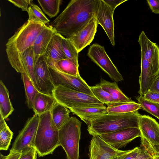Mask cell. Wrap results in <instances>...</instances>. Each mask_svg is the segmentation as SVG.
<instances>
[{"label":"cell","mask_w":159,"mask_h":159,"mask_svg":"<svg viewBox=\"0 0 159 159\" xmlns=\"http://www.w3.org/2000/svg\"><path fill=\"white\" fill-rule=\"evenodd\" d=\"M90 89L94 96L103 104L107 105L115 102L111 96L102 89L99 84L90 86Z\"/></svg>","instance_id":"34"},{"label":"cell","mask_w":159,"mask_h":159,"mask_svg":"<svg viewBox=\"0 0 159 159\" xmlns=\"http://www.w3.org/2000/svg\"><path fill=\"white\" fill-rule=\"evenodd\" d=\"M149 90L159 93V73L155 76Z\"/></svg>","instance_id":"42"},{"label":"cell","mask_w":159,"mask_h":159,"mask_svg":"<svg viewBox=\"0 0 159 159\" xmlns=\"http://www.w3.org/2000/svg\"><path fill=\"white\" fill-rule=\"evenodd\" d=\"M79 66L78 62L67 58L58 61L55 63L54 66L52 68L64 73L78 76L80 75Z\"/></svg>","instance_id":"27"},{"label":"cell","mask_w":159,"mask_h":159,"mask_svg":"<svg viewBox=\"0 0 159 159\" xmlns=\"http://www.w3.org/2000/svg\"><path fill=\"white\" fill-rule=\"evenodd\" d=\"M153 159H159V156L158 155H156L153 157Z\"/></svg>","instance_id":"45"},{"label":"cell","mask_w":159,"mask_h":159,"mask_svg":"<svg viewBox=\"0 0 159 159\" xmlns=\"http://www.w3.org/2000/svg\"><path fill=\"white\" fill-rule=\"evenodd\" d=\"M29 15L28 21L40 23L46 25L50 22L41 9L37 5L31 2L27 12Z\"/></svg>","instance_id":"30"},{"label":"cell","mask_w":159,"mask_h":159,"mask_svg":"<svg viewBox=\"0 0 159 159\" xmlns=\"http://www.w3.org/2000/svg\"><path fill=\"white\" fill-rule=\"evenodd\" d=\"M62 45L63 52L66 57L78 63L79 52L70 39L64 37L62 40Z\"/></svg>","instance_id":"33"},{"label":"cell","mask_w":159,"mask_h":159,"mask_svg":"<svg viewBox=\"0 0 159 159\" xmlns=\"http://www.w3.org/2000/svg\"><path fill=\"white\" fill-rule=\"evenodd\" d=\"M39 120L34 141V148L39 157L52 154L60 146L59 129L54 124L51 111L39 115Z\"/></svg>","instance_id":"3"},{"label":"cell","mask_w":159,"mask_h":159,"mask_svg":"<svg viewBox=\"0 0 159 159\" xmlns=\"http://www.w3.org/2000/svg\"><path fill=\"white\" fill-rule=\"evenodd\" d=\"M113 10L115 11L116 7L121 3L127 1V0H104Z\"/></svg>","instance_id":"41"},{"label":"cell","mask_w":159,"mask_h":159,"mask_svg":"<svg viewBox=\"0 0 159 159\" xmlns=\"http://www.w3.org/2000/svg\"><path fill=\"white\" fill-rule=\"evenodd\" d=\"M21 152V155L19 159H37V153L34 147Z\"/></svg>","instance_id":"37"},{"label":"cell","mask_w":159,"mask_h":159,"mask_svg":"<svg viewBox=\"0 0 159 159\" xmlns=\"http://www.w3.org/2000/svg\"><path fill=\"white\" fill-rule=\"evenodd\" d=\"M143 97L146 99L159 103V93L149 90Z\"/></svg>","instance_id":"38"},{"label":"cell","mask_w":159,"mask_h":159,"mask_svg":"<svg viewBox=\"0 0 159 159\" xmlns=\"http://www.w3.org/2000/svg\"><path fill=\"white\" fill-rule=\"evenodd\" d=\"M9 91L2 80L0 81V115L5 119L14 111L9 96Z\"/></svg>","instance_id":"26"},{"label":"cell","mask_w":159,"mask_h":159,"mask_svg":"<svg viewBox=\"0 0 159 159\" xmlns=\"http://www.w3.org/2000/svg\"><path fill=\"white\" fill-rule=\"evenodd\" d=\"M141 57L149 62L156 76L159 73V46L147 37L143 31L139 35Z\"/></svg>","instance_id":"15"},{"label":"cell","mask_w":159,"mask_h":159,"mask_svg":"<svg viewBox=\"0 0 159 159\" xmlns=\"http://www.w3.org/2000/svg\"><path fill=\"white\" fill-rule=\"evenodd\" d=\"M152 157L143 147V149L141 152L134 159H148Z\"/></svg>","instance_id":"43"},{"label":"cell","mask_w":159,"mask_h":159,"mask_svg":"<svg viewBox=\"0 0 159 159\" xmlns=\"http://www.w3.org/2000/svg\"><path fill=\"white\" fill-rule=\"evenodd\" d=\"M70 112L68 108L56 101L51 113L52 119L59 129L70 118Z\"/></svg>","instance_id":"24"},{"label":"cell","mask_w":159,"mask_h":159,"mask_svg":"<svg viewBox=\"0 0 159 159\" xmlns=\"http://www.w3.org/2000/svg\"><path fill=\"white\" fill-rule=\"evenodd\" d=\"M53 83L55 85H61L72 89L94 96L90 86L79 75L75 76L62 73L49 67Z\"/></svg>","instance_id":"12"},{"label":"cell","mask_w":159,"mask_h":159,"mask_svg":"<svg viewBox=\"0 0 159 159\" xmlns=\"http://www.w3.org/2000/svg\"><path fill=\"white\" fill-rule=\"evenodd\" d=\"M89 149V159H118L130 150L116 148L98 135L92 136Z\"/></svg>","instance_id":"10"},{"label":"cell","mask_w":159,"mask_h":159,"mask_svg":"<svg viewBox=\"0 0 159 159\" xmlns=\"http://www.w3.org/2000/svg\"><path fill=\"white\" fill-rule=\"evenodd\" d=\"M98 0H72L51 23L57 33L68 38L84 28L95 16Z\"/></svg>","instance_id":"1"},{"label":"cell","mask_w":159,"mask_h":159,"mask_svg":"<svg viewBox=\"0 0 159 159\" xmlns=\"http://www.w3.org/2000/svg\"><path fill=\"white\" fill-rule=\"evenodd\" d=\"M15 6L21 8L23 11L28 12L31 0H8Z\"/></svg>","instance_id":"36"},{"label":"cell","mask_w":159,"mask_h":159,"mask_svg":"<svg viewBox=\"0 0 159 159\" xmlns=\"http://www.w3.org/2000/svg\"><path fill=\"white\" fill-rule=\"evenodd\" d=\"M147 2L152 12L159 14V0H148Z\"/></svg>","instance_id":"39"},{"label":"cell","mask_w":159,"mask_h":159,"mask_svg":"<svg viewBox=\"0 0 159 159\" xmlns=\"http://www.w3.org/2000/svg\"><path fill=\"white\" fill-rule=\"evenodd\" d=\"M7 54L8 61L11 66L18 72L21 74H26L38 89L34 73V54L33 47H30L22 52Z\"/></svg>","instance_id":"9"},{"label":"cell","mask_w":159,"mask_h":159,"mask_svg":"<svg viewBox=\"0 0 159 159\" xmlns=\"http://www.w3.org/2000/svg\"><path fill=\"white\" fill-rule=\"evenodd\" d=\"M21 77L25 90L26 101L30 109H33L34 98L39 92L35 87L29 76L25 73H21Z\"/></svg>","instance_id":"28"},{"label":"cell","mask_w":159,"mask_h":159,"mask_svg":"<svg viewBox=\"0 0 159 159\" xmlns=\"http://www.w3.org/2000/svg\"><path fill=\"white\" fill-rule=\"evenodd\" d=\"M39 120V115L35 114L28 119L16 137L10 150L21 152L31 148H34V141Z\"/></svg>","instance_id":"8"},{"label":"cell","mask_w":159,"mask_h":159,"mask_svg":"<svg viewBox=\"0 0 159 159\" xmlns=\"http://www.w3.org/2000/svg\"><path fill=\"white\" fill-rule=\"evenodd\" d=\"M64 36L57 33L50 41L44 56L49 67H53L58 61L67 58L63 52L62 40Z\"/></svg>","instance_id":"19"},{"label":"cell","mask_w":159,"mask_h":159,"mask_svg":"<svg viewBox=\"0 0 159 159\" xmlns=\"http://www.w3.org/2000/svg\"><path fill=\"white\" fill-rule=\"evenodd\" d=\"M13 133L5 119L0 115V150H7L11 144Z\"/></svg>","instance_id":"29"},{"label":"cell","mask_w":159,"mask_h":159,"mask_svg":"<svg viewBox=\"0 0 159 159\" xmlns=\"http://www.w3.org/2000/svg\"><path fill=\"white\" fill-rule=\"evenodd\" d=\"M81 125L80 121L72 116L59 129V143L65 151L67 159H79Z\"/></svg>","instance_id":"5"},{"label":"cell","mask_w":159,"mask_h":159,"mask_svg":"<svg viewBox=\"0 0 159 159\" xmlns=\"http://www.w3.org/2000/svg\"><path fill=\"white\" fill-rule=\"evenodd\" d=\"M56 101L52 95L39 92L34 98L32 109L34 114L40 115L51 111Z\"/></svg>","instance_id":"22"},{"label":"cell","mask_w":159,"mask_h":159,"mask_svg":"<svg viewBox=\"0 0 159 159\" xmlns=\"http://www.w3.org/2000/svg\"><path fill=\"white\" fill-rule=\"evenodd\" d=\"M87 55L114 81L123 80L122 75L107 53L104 47L94 43L89 48Z\"/></svg>","instance_id":"7"},{"label":"cell","mask_w":159,"mask_h":159,"mask_svg":"<svg viewBox=\"0 0 159 159\" xmlns=\"http://www.w3.org/2000/svg\"><path fill=\"white\" fill-rule=\"evenodd\" d=\"M139 129L141 138L151 145H159V123L148 115H141L139 119Z\"/></svg>","instance_id":"17"},{"label":"cell","mask_w":159,"mask_h":159,"mask_svg":"<svg viewBox=\"0 0 159 159\" xmlns=\"http://www.w3.org/2000/svg\"><path fill=\"white\" fill-rule=\"evenodd\" d=\"M108 113H124L134 112L141 108L140 105L132 100L114 102L107 105Z\"/></svg>","instance_id":"23"},{"label":"cell","mask_w":159,"mask_h":159,"mask_svg":"<svg viewBox=\"0 0 159 159\" xmlns=\"http://www.w3.org/2000/svg\"><path fill=\"white\" fill-rule=\"evenodd\" d=\"M21 152L12 151L10 150L9 154L6 156L0 154V159H19L21 155Z\"/></svg>","instance_id":"40"},{"label":"cell","mask_w":159,"mask_h":159,"mask_svg":"<svg viewBox=\"0 0 159 159\" xmlns=\"http://www.w3.org/2000/svg\"><path fill=\"white\" fill-rule=\"evenodd\" d=\"M98 24L95 15L82 30L68 38L79 53L94 39Z\"/></svg>","instance_id":"16"},{"label":"cell","mask_w":159,"mask_h":159,"mask_svg":"<svg viewBox=\"0 0 159 159\" xmlns=\"http://www.w3.org/2000/svg\"><path fill=\"white\" fill-rule=\"evenodd\" d=\"M138 111L124 113H107L92 120L88 125L87 130L92 135L113 132L129 128H139Z\"/></svg>","instance_id":"2"},{"label":"cell","mask_w":159,"mask_h":159,"mask_svg":"<svg viewBox=\"0 0 159 159\" xmlns=\"http://www.w3.org/2000/svg\"><path fill=\"white\" fill-rule=\"evenodd\" d=\"M151 146L152 148L151 153L152 156L156 155L159 156V145H151Z\"/></svg>","instance_id":"44"},{"label":"cell","mask_w":159,"mask_h":159,"mask_svg":"<svg viewBox=\"0 0 159 159\" xmlns=\"http://www.w3.org/2000/svg\"><path fill=\"white\" fill-rule=\"evenodd\" d=\"M57 33L51 25L46 26L37 36L33 46L34 65L40 57L44 55L50 41Z\"/></svg>","instance_id":"20"},{"label":"cell","mask_w":159,"mask_h":159,"mask_svg":"<svg viewBox=\"0 0 159 159\" xmlns=\"http://www.w3.org/2000/svg\"><path fill=\"white\" fill-rule=\"evenodd\" d=\"M104 141L114 148L119 149L135 138L141 137L138 128H129L99 135Z\"/></svg>","instance_id":"13"},{"label":"cell","mask_w":159,"mask_h":159,"mask_svg":"<svg viewBox=\"0 0 159 159\" xmlns=\"http://www.w3.org/2000/svg\"><path fill=\"white\" fill-rule=\"evenodd\" d=\"M70 110L88 125L92 120L108 113L104 104H97L73 107Z\"/></svg>","instance_id":"18"},{"label":"cell","mask_w":159,"mask_h":159,"mask_svg":"<svg viewBox=\"0 0 159 159\" xmlns=\"http://www.w3.org/2000/svg\"><path fill=\"white\" fill-rule=\"evenodd\" d=\"M44 12L50 18L58 13L61 2L60 0H38Z\"/></svg>","instance_id":"31"},{"label":"cell","mask_w":159,"mask_h":159,"mask_svg":"<svg viewBox=\"0 0 159 159\" xmlns=\"http://www.w3.org/2000/svg\"><path fill=\"white\" fill-rule=\"evenodd\" d=\"M141 69L139 77L140 88L138 92L143 96L149 90L156 76L149 61L141 57Z\"/></svg>","instance_id":"21"},{"label":"cell","mask_w":159,"mask_h":159,"mask_svg":"<svg viewBox=\"0 0 159 159\" xmlns=\"http://www.w3.org/2000/svg\"><path fill=\"white\" fill-rule=\"evenodd\" d=\"M52 96L56 102L69 109L77 106L103 104L94 96L61 85L55 86Z\"/></svg>","instance_id":"6"},{"label":"cell","mask_w":159,"mask_h":159,"mask_svg":"<svg viewBox=\"0 0 159 159\" xmlns=\"http://www.w3.org/2000/svg\"><path fill=\"white\" fill-rule=\"evenodd\" d=\"M46 26L27 21L8 39L6 44L7 54L22 52L33 46L37 36Z\"/></svg>","instance_id":"4"},{"label":"cell","mask_w":159,"mask_h":159,"mask_svg":"<svg viewBox=\"0 0 159 159\" xmlns=\"http://www.w3.org/2000/svg\"><path fill=\"white\" fill-rule=\"evenodd\" d=\"M34 73L39 91L52 95L55 87L49 67L44 55L40 57L34 65Z\"/></svg>","instance_id":"11"},{"label":"cell","mask_w":159,"mask_h":159,"mask_svg":"<svg viewBox=\"0 0 159 159\" xmlns=\"http://www.w3.org/2000/svg\"><path fill=\"white\" fill-rule=\"evenodd\" d=\"M98 84L102 89L111 96L115 102H128L131 100L122 92L116 82H111L101 79Z\"/></svg>","instance_id":"25"},{"label":"cell","mask_w":159,"mask_h":159,"mask_svg":"<svg viewBox=\"0 0 159 159\" xmlns=\"http://www.w3.org/2000/svg\"><path fill=\"white\" fill-rule=\"evenodd\" d=\"M143 149V147L142 146L139 147H137L130 150L128 152L120 156L118 159H134L141 152Z\"/></svg>","instance_id":"35"},{"label":"cell","mask_w":159,"mask_h":159,"mask_svg":"<svg viewBox=\"0 0 159 159\" xmlns=\"http://www.w3.org/2000/svg\"><path fill=\"white\" fill-rule=\"evenodd\" d=\"M148 159H153V157H150V158H148Z\"/></svg>","instance_id":"46"},{"label":"cell","mask_w":159,"mask_h":159,"mask_svg":"<svg viewBox=\"0 0 159 159\" xmlns=\"http://www.w3.org/2000/svg\"><path fill=\"white\" fill-rule=\"evenodd\" d=\"M114 11L104 0H98L95 17L98 24L102 27L113 46L115 45Z\"/></svg>","instance_id":"14"},{"label":"cell","mask_w":159,"mask_h":159,"mask_svg":"<svg viewBox=\"0 0 159 159\" xmlns=\"http://www.w3.org/2000/svg\"><path fill=\"white\" fill-rule=\"evenodd\" d=\"M141 109L148 112L159 119V103L145 98L139 96L136 97Z\"/></svg>","instance_id":"32"}]
</instances>
